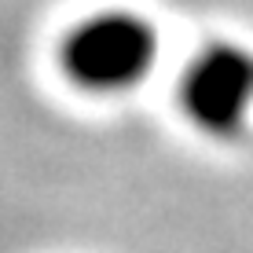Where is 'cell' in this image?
Returning <instances> with one entry per match:
<instances>
[{
    "instance_id": "cell-1",
    "label": "cell",
    "mask_w": 253,
    "mask_h": 253,
    "mask_svg": "<svg viewBox=\"0 0 253 253\" xmlns=\"http://www.w3.org/2000/svg\"><path fill=\"white\" fill-rule=\"evenodd\" d=\"M162 59V33L143 11L99 7L74 22L63 37L59 63L81 92L125 95L154 74Z\"/></svg>"
},
{
    "instance_id": "cell-2",
    "label": "cell",
    "mask_w": 253,
    "mask_h": 253,
    "mask_svg": "<svg viewBox=\"0 0 253 253\" xmlns=\"http://www.w3.org/2000/svg\"><path fill=\"white\" fill-rule=\"evenodd\" d=\"M180 110L209 139H239L253 128V48L209 41L180 77Z\"/></svg>"
}]
</instances>
